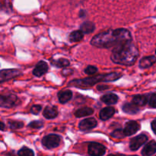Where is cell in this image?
<instances>
[{
	"mask_svg": "<svg viewBox=\"0 0 156 156\" xmlns=\"http://www.w3.org/2000/svg\"><path fill=\"white\" fill-rule=\"evenodd\" d=\"M132 41L130 31L125 28L108 30L95 35L91 39V44L98 48L109 49Z\"/></svg>",
	"mask_w": 156,
	"mask_h": 156,
	"instance_id": "cell-1",
	"label": "cell"
},
{
	"mask_svg": "<svg viewBox=\"0 0 156 156\" xmlns=\"http://www.w3.org/2000/svg\"><path fill=\"white\" fill-rule=\"evenodd\" d=\"M138 57L139 50L132 41L114 48L111 56L112 62L123 66L133 65Z\"/></svg>",
	"mask_w": 156,
	"mask_h": 156,
	"instance_id": "cell-2",
	"label": "cell"
},
{
	"mask_svg": "<svg viewBox=\"0 0 156 156\" xmlns=\"http://www.w3.org/2000/svg\"><path fill=\"white\" fill-rule=\"evenodd\" d=\"M123 75L120 73H111L105 75H98L92 77L85 78L83 79H76L69 82L68 86L77 87V88H86L93 86L99 82H113L118 80Z\"/></svg>",
	"mask_w": 156,
	"mask_h": 156,
	"instance_id": "cell-3",
	"label": "cell"
},
{
	"mask_svg": "<svg viewBox=\"0 0 156 156\" xmlns=\"http://www.w3.org/2000/svg\"><path fill=\"white\" fill-rule=\"evenodd\" d=\"M61 138L56 134H50L44 136L42 140V144L47 149H54L59 146Z\"/></svg>",
	"mask_w": 156,
	"mask_h": 156,
	"instance_id": "cell-4",
	"label": "cell"
},
{
	"mask_svg": "<svg viewBox=\"0 0 156 156\" xmlns=\"http://www.w3.org/2000/svg\"><path fill=\"white\" fill-rule=\"evenodd\" d=\"M18 100L17 96L14 94H2L0 96V105L2 108H13L17 105Z\"/></svg>",
	"mask_w": 156,
	"mask_h": 156,
	"instance_id": "cell-5",
	"label": "cell"
},
{
	"mask_svg": "<svg viewBox=\"0 0 156 156\" xmlns=\"http://www.w3.org/2000/svg\"><path fill=\"white\" fill-rule=\"evenodd\" d=\"M21 72L18 69H2L0 72V82H6L21 76Z\"/></svg>",
	"mask_w": 156,
	"mask_h": 156,
	"instance_id": "cell-6",
	"label": "cell"
},
{
	"mask_svg": "<svg viewBox=\"0 0 156 156\" xmlns=\"http://www.w3.org/2000/svg\"><path fill=\"white\" fill-rule=\"evenodd\" d=\"M148 136L146 134H140L134 138L131 139L129 142V149L133 151H136L140 149L143 145L147 142Z\"/></svg>",
	"mask_w": 156,
	"mask_h": 156,
	"instance_id": "cell-7",
	"label": "cell"
},
{
	"mask_svg": "<svg viewBox=\"0 0 156 156\" xmlns=\"http://www.w3.org/2000/svg\"><path fill=\"white\" fill-rule=\"evenodd\" d=\"M88 154L91 156H102L106 152V148L98 143H90L88 148Z\"/></svg>",
	"mask_w": 156,
	"mask_h": 156,
	"instance_id": "cell-8",
	"label": "cell"
},
{
	"mask_svg": "<svg viewBox=\"0 0 156 156\" xmlns=\"http://www.w3.org/2000/svg\"><path fill=\"white\" fill-rule=\"evenodd\" d=\"M140 126L136 121L134 120H131V121L127 122L126 123L125 128L123 129V132H124L125 136H132L134 133L137 132L140 129Z\"/></svg>",
	"mask_w": 156,
	"mask_h": 156,
	"instance_id": "cell-9",
	"label": "cell"
},
{
	"mask_svg": "<svg viewBox=\"0 0 156 156\" xmlns=\"http://www.w3.org/2000/svg\"><path fill=\"white\" fill-rule=\"evenodd\" d=\"M97 126V121L94 118H87L79 123V127L81 130L85 131L93 129Z\"/></svg>",
	"mask_w": 156,
	"mask_h": 156,
	"instance_id": "cell-10",
	"label": "cell"
},
{
	"mask_svg": "<svg viewBox=\"0 0 156 156\" xmlns=\"http://www.w3.org/2000/svg\"><path fill=\"white\" fill-rule=\"evenodd\" d=\"M48 70V65L44 61H40L33 70V74L37 77H41Z\"/></svg>",
	"mask_w": 156,
	"mask_h": 156,
	"instance_id": "cell-11",
	"label": "cell"
},
{
	"mask_svg": "<svg viewBox=\"0 0 156 156\" xmlns=\"http://www.w3.org/2000/svg\"><path fill=\"white\" fill-rule=\"evenodd\" d=\"M156 152V142L152 140L148 143L142 150V155L144 156H151Z\"/></svg>",
	"mask_w": 156,
	"mask_h": 156,
	"instance_id": "cell-12",
	"label": "cell"
},
{
	"mask_svg": "<svg viewBox=\"0 0 156 156\" xmlns=\"http://www.w3.org/2000/svg\"><path fill=\"white\" fill-rule=\"evenodd\" d=\"M156 62V57L154 56H146L141 59L140 62V67L141 69L149 68Z\"/></svg>",
	"mask_w": 156,
	"mask_h": 156,
	"instance_id": "cell-13",
	"label": "cell"
},
{
	"mask_svg": "<svg viewBox=\"0 0 156 156\" xmlns=\"http://www.w3.org/2000/svg\"><path fill=\"white\" fill-rule=\"evenodd\" d=\"M73 97V93L69 90H63L58 93V99H59V103L66 104L71 100Z\"/></svg>",
	"mask_w": 156,
	"mask_h": 156,
	"instance_id": "cell-14",
	"label": "cell"
},
{
	"mask_svg": "<svg viewBox=\"0 0 156 156\" xmlns=\"http://www.w3.org/2000/svg\"><path fill=\"white\" fill-rule=\"evenodd\" d=\"M115 113V110L112 107H108L105 108L100 111V118L102 120H107L113 117V115Z\"/></svg>",
	"mask_w": 156,
	"mask_h": 156,
	"instance_id": "cell-15",
	"label": "cell"
},
{
	"mask_svg": "<svg viewBox=\"0 0 156 156\" xmlns=\"http://www.w3.org/2000/svg\"><path fill=\"white\" fill-rule=\"evenodd\" d=\"M44 116L47 119H53L56 117L58 114V111L56 107L47 106L46 107L45 109L44 110Z\"/></svg>",
	"mask_w": 156,
	"mask_h": 156,
	"instance_id": "cell-16",
	"label": "cell"
},
{
	"mask_svg": "<svg viewBox=\"0 0 156 156\" xmlns=\"http://www.w3.org/2000/svg\"><path fill=\"white\" fill-rule=\"evenodd\" d=\"M149 101V97L146 94H137L133 98V103L137 106H144Z\"/></svg>",
	"mask_w": 156,
	"mask_h": 156,
	"instance_id": "cell-17",
	"label": "cell"
},
{
	"mask_svg": "<svg viewBox=\"0 0 156 156\" xmlns=\"http://www.w3.org/2000/svg\"><path fill=\"white\" fill-rule=\"evenodd\" d=\"M122 109L125 113L129 114H136L140 111L138 106L133 103H125L122 107Z\"/></svg>",
	"mask_w": 156,
	"mask_h": 156,
	"instance_id": "cell-18",
	"label": "cell"
},
{
	"mask_svg": "<svg viewBox=\"0 0 156 156\" xmlns=\"http://www.w3.org/2000/svg\"><path fill=\"white\" fill-rule=\"evenodd\" d=\"M101 101H103L104 103L107 104V105H114L118 101V97L117 95H116L115 94H113V93H109V94H106L105 95L102 96L101 98Z\"/></svg>",
	"mask_w": 156,
	"mask_h": 156,
	"instance_id": "cell-19",
	"label": "cell"
},
{
	"mask_svg": "<svg viewBox=\"0 0 156 156\" xmlns=\"http://www.w3.org/2000/svg\"><path fill=\"white\" fill-rule=\"evenodd\" d=\"M94 29H95V25L91 21H85L80 26V30L83 34L92 33Z\"/></svg>",
	"mask_w": 156,
	"mask_h": 156,
	"instance_id": "cell-20",
	"label": "cell"
},
{
	"mask_svg": "<svg viewBox=\"0 0 156 156\" xmlns=\"http://www.w3.org/2000/svg\"><path fill=\"white\" fill-rule=\"evenodd\" d=\"M94 113V110L91 108H88V107H85V108H80V109H78L77 111L75 112V115L76 117H86V116L91 115V114Z\"/></svg>",
	"mask_w": 156,
	"mask_h": 156,
	"instance_id": "cell-21",
	"label": "cell"
},
{
	"mask_svg": "<svg viewBox=\"0 0 156 156\" xmlns=\"http://www.w3.org/2000/svg\"><path fill=\"white\" fill-rule=\"evenodd\" d=\"M84 34L80 30H76V31L72 32L69 36V40L70 42H78L83 39Z\"/></svg>",
	"mask_w": 156,
	"mask_h": 156,
	"instance_id": "cell-22",
	"label": "cell"
},
{
	"mask_svg": "<svg viewBox=\"0 0 156 156\" xmlns=\"http://www.w3.org/2000/svg\"><path fill=\"white\" fill-rule=\"evenodd\" d=\"M51 64L53 66H55L56 67H59V68H61V67H66L69 66L70 64L69 61L66 59H64V58H61V59H53V60L51 61Z\"/></svg>",
	"mask_w": 156,
	"mask_h": 156,
	"instance_id": "cell-23",
	"label": "cell"
},
{
	"mask_svg": "<svg viewBox=\"0 0 156 156\" xmlns=\"http://www.w3.org/2000/svg\"><path fill=\"white\" fill-rule=\"evenodd\" d=\"M18 156H34V153L27 147H23L18 151Z\"/></svg>",
	"mask_w": 156,
	"mask_h": 156,
	"instance_id": "cell-24",
	"label": "cell"
},
{
	"mask_svg": "<svg viewBox=\"0 0 156 156\" xmlns=\"http://www.w3.org/2000/svg\"><path fill=\"white\" fill-rule=\"evenodd\" d=\"M9 127L12 129H18L23 127L24 123L21 121H9Z\"/></svg>",
	"mask_w": 156,
	"mask_h": 156,
	"instance_id": "cell-25",
	"label": "cell"
},
{
	"mask_svg": "<svg viewBox=\"0 0 156 156\" xmlns=\"http://www.w3.org/2000/svg\"><path fill=\"white\" fill-rule=\"evenodd\" d=\"M44 126V123L41 120H34L28 124V127L32 129H40Z\"/></svg>",
	"mask_w": 156,
	"mask_h": 156,
	"instance_id": "cell-26",
	"label": "cell"
},
{
	"mask_svg": "<svg viewBox=\"0 0 156 156\" xmlns=\"http://www.w3.org/2000/svg\"><path fill=\"white\" fill-rule=\"evenodd\" d=\"M111 136L114 137V138L120 139L124 137L125 134H124V132H123V130H122V129H117V130L114 131V132L111 133Z\"/></svg>",
	"mask_w": 156,
	"mask_h": 156,
	"instance_id": "cell-27",
	"label": "cell"
},
{
	"mask_svg": "<svg viewBox=\"0 0 156 156\" xmlns=\"http://www.w3.org/2000/svg\"><path fill=\"white\" fill-rule=\"evenodd\" d=\"M149 106L152 108H156V93H153L149 98Z\"/></svg>",
	"mask_w": 156,
	"mask_h": 156,
	"instance_id": "cell-28",
	"label": "cell"
},
{
	"mask_svg": "<svg viewBox=\"0 0 156 156\" xmlns=\"http://www.w3.org/2000/svg\"><path fill=\"white\" fill-rule=\"evenodd\" d=\"M98 72V68H96L94 66H88L86 69H85V73L88 75H92Z\"/></svg>",
	"mask_w": 156,
	"mask_h": 156,
	"instance_id": "cell-29",
	"label": "cell"
},
{
	"mask_svg": "<svg viewBox=\"0 0 156 156\" xmlns=\"http://www.w3.org/2000/svg\"><path fill=\"white\" fill-rule=\"evenodd\" d=\"M41 109H42V108H41V105H34V106L31 107V108H30V113L33 114H38L40 112H41Z\"/></svg>",
	"mask_w": 156,
	"mask_h": 156,
	"instance_id": "cell-30",
	"label": "cell"
},
{
	"mask_svg": "<svg viewBox=\"0 0 156 156\" xmlns=\"http://www.w3.org/2000/svg\"><path fill=\"white\" fill-rule=\"evenodd\" d=\"M72 73H73V70L72 69H64L62 72V74L64 75V76H69Z\"/></svg>",
	"mask_w": 156,
	"mask_h": 156,
	"instance_id": "cell-31",
	"label": "cell"
},
{
	"mask_svg": "<svg viewBox=\"0 0 156 156\" xmlns=\"http://www.w3.org/2000/svg\"><path fill=\"white\" fill-rule=\"evenodd\" d=\"M151 126H152V129L154 132V133L156 134V119L152 122V123H151Z\"/></svg>",
	"mask_w": 156,
	"mask_h": 156,
	"instance_id": "cell-32",
	"label": "cell"
},
{
	"mask_svg": "<svg viewBox=\"0 0 156 156\" xmlns=\"http://www.w3.org/2000/svg\"><path fill=\"white\" fill-rule=\"evenodd\" d=\"M85 14H86V12H85V11L81 10L80 12H79V17H81V18H83V17L85 16Z\"/></svg>",
	"mask_w": 156,
	"mask_h": 156,
	"instance_id": "cell-33",
	"label": "cell"
},
{
	"mask_svg": "<svg viewBox=\"0 0 156 156\" xmlns=\"http://www.w3.org/2000/svg\"><path fill=\"white\" fill-rule=\"evenodd\" d=\"M108 86H99L98 88V90L99 91H102V90H105V89H106V88H108Z\"/></svg>",
	"mask_w": 156,
	"mask_h": 156,
	"instance_id": "cell-34",
	"label": "cell"
},
{
	"mask_svg": "<svg viewBox=\"0 0 156 156\" xmlns=\"http://www.w3.org/2000/svg\"><path fill=\"white\" fill-rule=\"evenodd\" d=\"M4 128H5V125L3 122L1 123V130H4Z\"/></svg>",
	"mask_w": 156,
	"mask_h": 156,
	"instance_id": "cell-35",
	"label": "cell"
},
{
	"mask_svg": "<svg viewBox=\"0 0 156 156\" xmlns=\"http://www.w3.org/2000/svg\"><path fill=\"white\" fill-rule=\"evenodd\" d=\"M108 156H119V155H114V154H111V155H108Z\"/></svg>",
	"mask_w": 156,
	"mask_h": 156,
	"instance_id": "cell-36",
	"label": "cell"
},
{
	"mask_svg": "<svg viewBox=\"0 0 156 156\" xmlns=\"http://www.w3.org/2000/svg\"><path fill=\"white\" fill-rule=\"evenodd\" d=\"M155 53H156V50H155Z\"/></svg>",
	"mask_w": 156,
	"mask_h": 156,
	"instance_id": "cell-37",
	"label": "cell"
}]
</instances>
